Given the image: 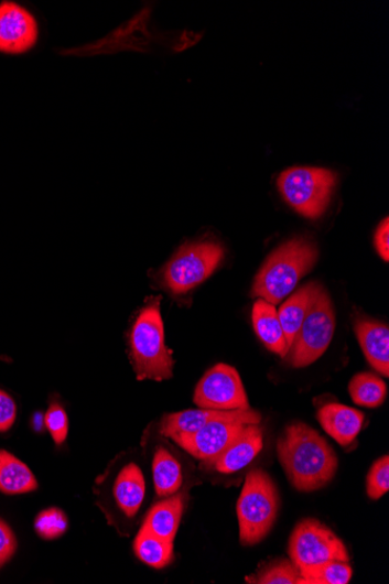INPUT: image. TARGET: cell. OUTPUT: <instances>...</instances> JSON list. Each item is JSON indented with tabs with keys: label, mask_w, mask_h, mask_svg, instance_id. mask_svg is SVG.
I'll list each match as a JSON object with an SVG mask.
<instances>
[{
	"label": "cell",
	"mask_w": 389,
	"mask_h": 584,
	"mask_svg": "<svg viewBox=\"0 0 389 584\" xmlns=\"http://www.w3.org/2000/svg\"><path fill=\"white\" fill-rule=\"evenodd\" d=\"M278 455L287 478L301 493L322 489L337 473L338 458L333 447L303 422L284 429L278 441Z\"/></svg>",
	"instance_id": "obj_1"
},
{
	"label": "cell",
	"mask_w": 389,
	"mask_h": 584,
	"mask_svg": "<svg viewBox=\"0 0 389 584\" xmlns=\"http://www.w3.org/2000/svg\"><path fill=\"white\" fill-rule=\"evenodd\" d=\"M318 257L310 239L296 237L279 247L258 272L251 295L278 305L311 272Z\"/></svg>",
	"instance_id": "obj_2"
},
{
	"label": "cell",
	"mask_w": 389,
	"mask_h": 584,
	"mask_svg": "<svg viewBox=\"0 0 389 584\" xmlns=\"http://www.w3.org/2000/svg\"><path fill=\"white\" fill-rule=\"evenodd\" d=\"M160 301V296L151 298L131 328L130 357L138 380L161 381L173 377L174 359L165 344Z\"/></svg>",
	"instance_id": "obj_3"
},
{
	"label": "cell",
	"mask_w": 389,
	"mask_h": 584,
	"mask_svg": "<svg viewBox=\"0 0 389 584\" xmlns=\"http://www.w3.org/2000/svg\"><path fill=\"white\" fill-rule=\"evenodd\" d=\"M280 509V496L272 477L261 471L250 472L237 502L240 542L253 547L269 536Z\"/></svg>",
	"instance_id": "obj_4"
},
{
	"label": "cell",
	"mask_w": 389,
	"mask_h": 584,
	"mask_svg": "<svg viewBox=\"0 0 389 584\" xmlns=\"http://www.w3.org/2000/svg\"><path fill=\"white\" fill-rule=\"evenodd\" d=\"M336 328L332 299L322 286L283 359L293 368L314 364L329 348Z\"/></svg>",
	"instance_id": "obj_5"
},
{
	"label": "cell",
	"mask_w": 389,
	"mask_h": 584,
	"mask_svg": "<svg viewBox=\"0 0 389 584\" xmlns=\"http://www.w3.org/2000/svg\"><path fill=\"white\" fill-rule=\"evenodd\" d=\"M337 183V175L329 170L294 167L278 179L280 193L298 213L312 219L324 214Z\"/></svg>",
	"instance_id": "obj_6"
},
{
	"label": "cell",
	"mask_w": 389,
	"mask_h": 584,
	"mask_svg": "<svg viewBox=\"0 0 389 584\" xmlns=\"http://www.w3.org/2000/svg\"><path fill=\"white\" fill-rule=\"evenodd\" d=\"M223 256L221 247L210 241L183 246L161 270V285L173 294L188 293L213 274Z\"/></svg>",
	"instance_id": "obj_7"
},
{
	"label": "cell",
	"mask_w": 389,
	"mask_h": 584,
	"mask_svg": "<svg viewBox=\"0 0 389 584\" xmlns=\"http://www.w3.org/2000/svg\"><path fill=\"white\" fill-rule=\"evenodd\" d=\"M289 553L299 571L329 561L350 562L345 543L316 519H304L298 523L290 539Z\"/></svg>",
	"instance_id": "obj_8"
},
{
	"label": "cell",
	"mask_w": 389,
	"mask_h": 584,
	"mask_svg": "<svg viewBox=\"0 0 389 584\" xmlns=\"http://www.w3.org/2000/svg\"><path fill=\"white\" fill-rule=\"evenodd\" d=\"M261 415L252 409L230 418H218L208 422L198 432L179 436L177 445L204 463L210 462L227 450L247 425H259Z\"/></svg>",
	"instance_id": "obj_9"
},
{
	"label": "cell",
	"mask_w": 389,
	"mask_h": 584,
	"mask_svg": "<svg viewBox=\"0 0 389 584\" xmlns=\"http://www.w3.org/2000/svg\"><path fill=\"white\" fill-rule=\"evenodd\" d=\"M194 402L198 408L207 410L251 409L239 374L227 365H218L202 377L195 390Z\"/></svg>",
	"instance_id": "obj_10"
},
{
	"label": "cell",
	"mask_w": 389,
	"mask_h": 584,
	"mask_svg": "<svg viewBox=\"0 0 389 584\" xmlns=\"http://www.w3.org/2000/svg\"><path fill=\"white\" fill-rule=\"evenodd\" d=\"M35 18L25 8L12 2L0 4V52L23 54L37 42Z\"/></svg>",
	"instance_id": "obj_11"
},
{
	"label": "cell",
	"mask_w": 389,
	"mask_h": 584,
	"mask_svg": "<svg viewBox=\"0 0 389 584\" xmlns=\"http://www.w3.org/2000/svg\"><path fill=\"white\" fill-rule=\"evenodd\" d=\"M262 441L259 425H247L227 450L206 465L221 474L237 473L248 467L261 452Z\"/></svg>",
	"instance_id": "obj_12"
},
{
	"label": "cell",
	"mask_w": 389,
	"mask_h": 584,
	"mask_svg": "<svg viewBox=\"0 0 389 584\" xmlns=\"http://www.w3.org/2000/svg\"><path fill=\"white\" fill-rule=\"evenodd\" d=\"M357 335L363 353L378 372L389 376V329L381 322L357 318L355 321Z\"/></svg>",
	"instance_id": "obj_13"
},
{
	"label": "cell",
	"mask_w": 389,
	"mask_h": 584,
	"mask_svg": "<svg viewBox=\"0 0 389 584\" xmlns=\"http://www.w3.org/2000/svg\"><path fill=\"white\" fill-rule=\"evenodd\" d=\"M317 419L323 430L342 447L352 445L364 424V414L360 411L341 404L322 407Z\"/></svg>",
	"instance_id": "obj_14"
},
{
	"label": "cell",
	"mask_w": 389,
	"mask_h": 584,
	"mask_svg": "<svg viewBox=\"0 0 389 584\" xmlns=\"http://www.w3.org/2000/svg\"><path fill=\"white\" fill-rule=\"evenodd\" d=\"M245 410L218 411V410H188L168 414L162 418L160 434L174 440L179 436H188L206 426L209 421L218 418H230L239 415Z\"/></svg>",
	"instance_id": "obj_15"
},
{
	"label": "cell",
	"mask_w": 389,
	"mask_h": 584,
	"mask_svg": "<svg viewBox=\"0 0 389 584\" xmlns=\"http://www.w3.org/2000/svg\"><path fill=\"white\" fill-rule=\"evenodd\" d=\"M145 478L140 468L130 463L117 476L114 494L119 509L129 518H133L145 498Z\"/></svg>",
	"instance_id": "obj_16"
},
{
	"label": "cell",
	"mask_w": 389,
	"mask_h": 584,
	"mask_svg": "<svg viewBox=\"0 0 389 584\" xmlns=\"http://www.w3.org/2000/svg\"><path fill=\"white\" fill-rule=\"evenodd\" d=\"M252 317L255 331L266 348L283 358L289 352V347H287L281 322L274 305L262 299L258 300L253 307Z\"/></svg>",
	"instance_id": "obj_17"
},
{
	"label": "cell",
	"mask_w": 389,
	"mask_h": 584,
	"mask_svg": "<svg viewBox=\"0 0 389 584\" xmlns=\"http://www.w3.org/2000/svg\"><path fill=\"white\" fill-rule=\"evenodd\" d=\"M320 286L317 283H311L301 288L284 302L278 312L289 349Z\"/></svg>",
	"instance_id": "obj_18"
},
{
	"label": "cell",
	"mask_w": 389,
	"mask_h": 584,
	"mask_svg": "<svg viewBox=\"0 0 389 584\" xmlns=\"http://www.w3.org/2000/svg\"><path fill=\"white\" fill-rule=\"evenodd\" d=\"M184 502H186L184 495L158 502L143 521V527L160 538L174 541L183 515Z\"/></svg>",
	"instance_id": "obj_19"
},
{
	"label": "cell",
	"mask_w": 389,
	"mask_h": 584,
	"mask_svg": "<svg viewBox=\"0 0 389 584\" xmlns=\"http://www.w3.org/2000/svg\"><path fill=\"white\" fill-rule=\"evenodd\" d=\"M36 489V478L25 463L0 450V491L7 495H20Z\"/></svg>",
	"instance_id": "obj_20"
},
{
	"label": "cell",
	"mask_w": 389,
	"mask_h": 584,
	"mask_svg": "<svg viewBox=\"0 0 389 584\" xmlns=\"http://www.w3.org/2000/svg\"><path fill=\"white\" fill-rule=\"evenodd\" d=\"M174 541L160 538L142 526L136 540L134 552L148 566L162 570L174 560Z\"/></svg>",
	"instance_id": "obj_21"
},
{
	"label": "cell",
	"mask_w": 389,
	"mask_h": 584,
	"mask_svg": "<svg viewBox=\"0 0 389 584\" xmlns=\"http://www.w3.org/2000/svg\"><path fill=\"white\" fill-rule=\"evenodd\" d=\"M155 493L159 497L174 495L182 486L180 463L165 448H158L153 458Z\"/></svg>",
	"instance_id": "obj_22"
},
{
	"label": "cell",
	"mask_w": 389,
	"mask_h": 584,
	"mask_svg": "<svg viewBox=\"0 0 389 584\" xmlns=\"http://www.w3.org/2000/svg\"><path fill=\"white\" fill-rule=\"evenodd\" d=\"M349 391L357 405L368 409L382 405L387 396L385 381L371 372L356 375L350 381Z\"/></svg>",
	"instance_id": "obj_23"
},
{
	"label": "cell",
	"mask_w": 389,
	"mask_h": 584,
	"mask_svg": "<svg viewBox=\"0 0 389 584\" xmlns=\"http://www.w3.org/2000/svg\"><path fill=\"white\" fill-rule=\"evenodd\" d=\"M349 562L329 561L300 570L301 584H347L353 577Z\"/></svg>",
	"instance_id": "obj_24"
},
{
	"label": "cell",
	"mask_w": 389,
	"mask_h": 584,
	"mask_svg": "<svg viewBox=\"0 0 389 584\" xmlns=\"http://www.w3.org/2000/svg\"><path fill=\"white\" fill-rule=\"evenodd\" d=\"M257 584H301L299 569L290 560H275L264 565L257 574L247 577Z\"/></svg>",
	"instance_id": "obj_25"
},
{
	"label": "cell",
	"mask_w": 389,
	"mask_h": 584,
	"mask_svg": "<svg viewBox=\"0 0 389 584\" xmlns=\"http://www.w3.org/2000/svg\"><path fill=\"white\" fill-rule=\"evenodd\" d=\"M34 528L40 538L54 540L66 533L68 529V519L63 511L52 508L44 510L36 516Z\"/></svg>",
	"instance_id": "obj_26"
},
{
	"label": "cell",
	"mask_w": 389,
	"mask_h": 584,
	"mask_svg": "<svg viewBox=\"0 0 389 584\" xmlns=\"http://www.w3.org/2000/svg\"><path fill=\"white\" fill-rule=\"evenodd\" d=\"M389 490V457H380L367 475L366 491L371 499L381 498Z\"/></svg>",
	"instance_id": "obj_27"
},
{
	"label": "cell",
	"mask_w": 389,
	"mask_h": 584,
	"mask_svg": "<svg viewBox=\"0 0 389 584\" xmlns=\"http://www.w3.org/2000/svg\"><path fill=\"white\" fill-rule=\"evenodd\" d=\"M45 426L51 433L55 445L61 446L68 436V415L60 404H52L45 414Z\"/></svg>",
	"instance_id": "obj_28"
},
{
	"label": "cell",
	"mask_w": 389,
	"mask_h": 584,
	"mask_svg": "<svg viewBox=\"0 0 389 584\" xmlns=\"http://www.w3.org/2000/svg\"><path fill=\"white\" fill-rule=\"evenodd\" d=\"M15 551V536L8 523L0 519V569L14 555Z\"/></svg>",
	"instance_id": "obj_29"
},
{
	"label": "cell",
	"mask_w": 389,
	"mask_h": 584,
	"mask_svg": "<svg viewBox=\"0 0 389 584\" xmlns=\"http://www.w3.org/2000/svg\"><path fill=\"white\" fill-rule=\"evenodd\" d=\"M17 418V405L13 398L0 390V433L12 429Z\"/></svg>",
	"instance_id": "obj_30"
},
{
	"label": "cell",
	"mask_w": 389,
	"mask_h": 584,
	"mask_svg": "<svg viewBox=\"0 0 389 584\" xmlns=\"http://www.w3.org/2000/svg\"><path fill=\"white\" fill-rule=\"evenodd\" d=\"M375 244H376V248L380 257L385 261H388L389 260V219L388 217H386L381 221L376 232Z\"/></svg>",
	"instance_id": "obj_31"
}]
</instances>
